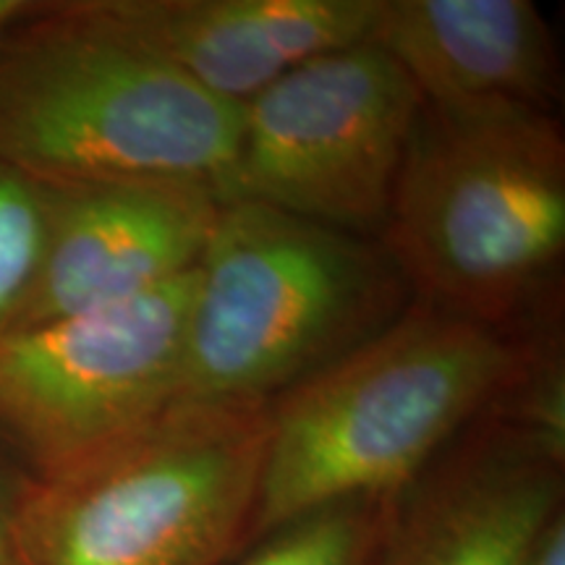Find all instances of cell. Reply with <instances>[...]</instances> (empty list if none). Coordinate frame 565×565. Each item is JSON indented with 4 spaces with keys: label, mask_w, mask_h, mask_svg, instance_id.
Instances as JSON below:
<instances>
[{
    "label": "cell",
    "mask_w": 565,
    "mask_h": 565,
    "mask_svg": "<svg viewBox=\"0 0 565 565\" xmlns=\"http://www.w3.org/2000/svg\"><path fill=\"white\" fill-rule=\"evenodd\" d=\"M45 242V192L0 162V343L17 330L38 280Z\"/></svg>",
    "instance_id": "obj_13"
},
{
    "label": "cell",
    "mask_w": 565,
    "mask_h": 565,
    "mask_svg": "<svg viewBox=\"0 0 565 565\" xmlns=\"http://www.w3.org/2000/svg\"><path fill=\"white\" fill-rule=\"evenodd\" d=\"M42 192L45 242L17 330L137 299L183 278L200 263L221 207L212 186L179 181L82 183Z\"/></svg>",
    "instance_id": "obj_8"
},
{
    "label": "cell",
    "mask_w": 565,
    "mask_h": 565,
    "mask_svg": "<svg viewBox=\"0 0 565 565\" xmlns=\"http://www.w3.org/2000/svg\"><path fill=\"white\" fill-rule=\"evenodd\" d=\"M192 273L0 343V435L34 479L126 440L179 401Z\"/></svg>",
    "instance_id": "obj_7"
},
{
    "label": "cell",
    "mask_w": 565,
    "mask_h": 565,
    "mask_svg": "<svg viewBox=\"0 0 565 565\" xmlns=\"http://www.w3.org/2000/svg\"><path fill=\"white\" fill-rule=\"evenodd\" d=\"M534 338L419 301L275 398L246 547L315 508L398 494L503 398Z\"/></svg>",
    "instance_id": "obj_1"
},
{
    "label": "cell",
    "mask_w": 565,
    "mask_h": 565,
    "mask_svg": "<svg viewBox=\"0 0 565 565\" xmlns=\"http://www.w3.org/2000/svg\"><path fill=\"white\" fill-rule=\"evenodd\" d=\"M113 34L242 108L282 74L370 40L380 0H82Z\"/></svg>",
    "instance_id": "obj_10"
},
{
    "label": "cell",
    "mask_w": 565,
    "mask_h": 565,
    "mask_svg": "<svg viewBox=\"0 0 565 565\" xmlns=\"http://www.w3.org/2000/svg\"><path fill=\"white\" fill-rule=\"evenodd\" d=\"M380 238L424 303L511 333L534 322L565 254L555 113L422 105Z\"/></svg>",
    "instance_id": "obj_2"
},
{
    "label": "cell",
    "mask_w": 565,
    "mask_h": 565,
    "mask_svg": "<svg viewBox=\"0 0 565 565\" xmlns=\"http://www.w3.org/2000/svg\"><path fill=\"white\" fill-rule=\"evenodd\" d=\"M13 508H17V498L6 494L0 487V565H21L17 534H13Z\"/></svg>",
    "instance_id": "obj_15"
},
{
    "label": "cell",
    "mask_w": 565,
    "mask_h": 565,
    "mask_svg": "<svg viewBox=\"0 0 565 565\" xmlns=\"http://www.w3.org/2000/svg\"><path fill=\"white\" fill-rule=\"evenodd\" d=\"M563 469L487 412L387 500L372 565H519L563 508Z\"/></svg>",
    "instance_id": "obj_9"
},
{
    "label": "cell",
    "mask_w": 565,
    "mask_h": 565,
    "mask_svg": "<svg viewBox=\"0 0 565 565\" xmlns=\"http://www.w3.org/2000/svg\"><path fill=\"white\" fill-rule=\"evenodd\" d=\"M385 508L372 498L315 508L252 542L236 565H372Z\"/></svg>",
    "instance_id": "obj_12"
},
{
    "label": "cell",
    "mask_w": 565,
    "mask_h": 565,
    "mask_svg": "<svg viewBox=\"0 0 565 565\" xmlns=\"http://www.w3.org/2000/svg\"><path fill=\"white\" fill-rule=\"evenodd\" d=\"M238 118L82 0L42 3L0 47V162L40 186L179 181L221 194Z\"/></svg>",
    "instance_id": "obj_4"
},
{
    "label": "cell",
    "mask_w": 565,
    "mask_h": 565,
    "mask_svg": "<svg viewBox=\"0 0 565 565\" xmlns=\"http://www.w3.org/2000/svg\"><path fill=\"white\" fill-rule=\"evenodd\" d=\"M519 565H565V511L561 508L540 534L534 536L532 545L521 555Z\"/></svg>",
    "instance_id": "obj_14"
},
{
    "label": "cell",
    "mask_w": 565,
    "mask_h": 565,
    "mask_svg": "<svg viewBox=\"0 0 565 565\" xmlns=\"http://www.w3.org/2000/svg\"><path fill=\"white\" fill-rule=\"evenodd\" d=\"M42 3H30V0H0V47L11 40V34L26 24L34 13L40 11Z\"/></svg>",
    "instance_id": "obj_16"
},
{
    "label": "cell",
    "mask_w": 565,
    "mask_h": 565,
    "mask_svg": "<svg viewBox=\"0 0 565 565\" xmlns=\"http://www.w3.org/2000/svg\"><path fill=\"white\" fill-rule=\"evenodd\" d=\"M370 40L437 110L555 113L563 71L532 0H380Z\"/></svg>",
    "instance_id": "obj_11"
},
{
    "label": "cell",
    "mask_w": 565,
    "mask_h": 565,
    "mask_svg": "<svg viewBox=\"0 0 565 565\" xmlns=\"http://www.w3.org/2000/svg\"><path fill=\"white\" fill-rule=\"evenodd\" d=\"M422 105L372 40L299 63L242 105L221 196L380 236Z\"/></svg>",
    "instance_id": "obj_6"
},
{
    "label": "cell",
    "mask_w": 565,
    "mask_h": 565,
    "mask_svg": "<svg viewBox=\"0 0 565 565\" xmlns=\"http://www.w3.org/2000/svg\"><path fill=\"white\" fill-rule=\"evenodd\" d=\"M408 294L383 244L221 196L192 273L179 401L273 404L385 330Z\"/></svg>",
    "instance_id": "obj_3"
},
{
    "label": "cell",
    "mask_w": 565,
    "mask_h": 565,
    "mask_svg": "<svg viewBox=\"0 0 565 565\" xmlns=\"http://www.w3.org/2000/svg\"><path fill=\"white\" fill-rule=\"evenodd\" d=\"M270 404L175 401L17 494L21 565H225L257 508Z\"/></svg>",
    "instance_id": "obj_5"
}]
</instances>
